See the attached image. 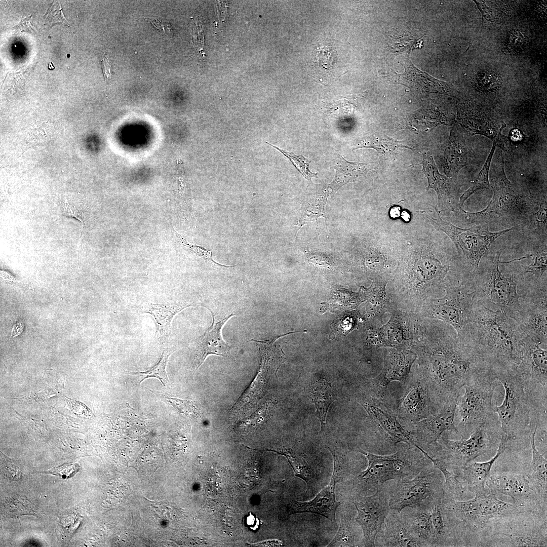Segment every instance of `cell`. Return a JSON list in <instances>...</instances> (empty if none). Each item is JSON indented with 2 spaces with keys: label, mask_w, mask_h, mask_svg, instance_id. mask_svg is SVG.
<instances>
[{
  "label": "cell",
  "mask_w": 547,
  "mask_h": 547,
  "mask_svg": "<svg viewBox=\"0 0 547 547\" xmlns=\"http://www.w3.org/2000/svg\"><path fill=\"white\" fill-rule=\"evenodd\" d=\"M442 500L430 509L432 523L436 533L437 546H454L452 536L442 509Z\"/></svg>",
  "instance_id": "f35d334b"
},
{
  "label": "cell",
  "mask_w": 547,
  "mask_h": 547,
  "mask_svg": "<svg viewBox=\"0 0 547 547\" xmlns=\"http://www.w3.org/2000/svg\"><path fill=\"white\" fill-rule=\"evenodd\" d=\"M486 486L490 493L511 497L514 503L546 513L544 506L532 487L526 475L504 472L490 475Z\"/></svg>",
  "instance_id": "2e32d148"
},
{
  "label": "cell",
  "mask_w": 547,
  "mask_h": 547,
  "mask_svg": "<svg viewBox=\"0 0 547 547\" xmlns=\"http://www.w3.org/2000/svg\"><path fill=\"white\" fill-rule=\"evenodd\" d=\"M476 3L478 5L479 9L480 10V11L481 12L483 16L485 17V19L489 20L493 19V13L492 10L490 9L489 7H487V6L482 3H480L479 4L477 2H476Z\"/></svg>",
  "instance_id": "6f0895ef"
},
{
  "label": "cell",
  "mask_w": 547,
  "mask_h": 547,
  "mask_svg": "<svg viewBox=\"0 0 547 547\" xmlns=\"http://www.w3.org/2000/svg\"><path fill=\"white\" fill-rule=\"evenodd\" d=\"M336 52L332 48L328 46H322L317 50V60L319 68L326 71L329 70L336 62Z\"/></svg>",
  "instance_id": "c3c4849f"
},
{
  "label": "cell",
  "mask_w": 547,
  "mask_h": 547,
  "mask_svg": "<svg viewBox=\"0 0 547 547\" xmlns=\"http://www.w3.org/2000/svg\"><path fill=\"white\" fill-rule=\"evenodd\" d=\"M504 389L502 404L494 407L501 425V435L510 441L529 433L531 401L518 367L494 370Z\"/></svg>",
  "instance_id": "5b68a950"
},
{
  "label": "cell",
  "mask_w": 547,
  "mask_h": 547,
  "mask_svg": "<svg viewBox=\"0 0 547 547\" xmlns=\"http://www.w3.org/2000/svg\"><path fill=\"white\" fill-rule=\"evenodd\" d=\"M211 313L213 317L212 325L203 335L194 340L193 363L195 371L199 368L210 355L224 357H228L230 355L229 346L222 338L221 330L228 320L235 315L230 314L224 318L216 320L213 313Z\"/></svg>",
  "instance_id": "484cf974"
},
{
  "label": "cell",
  "mask_w": 547,
  "mask_h": 547,
  "mask_svg": "<svg viewBox=\"0 0 547 547\" xmlns=\"http://www.w3.org/2000/svg\"><path fill=\"white\" fill-rule=\"evenodd\" d=\"M423 453L430 460L433 465L442 474L444 480V487L447 496L456 500L462 498L466 490L458 475L449 469L443 460L432 457L425 451Z\"/></svg>",
  "instance_id": "e575fe53"
},
{
  "label": "cell",
  "mask_w": 547,
  "mask_h": 547,
  "mask_svg": "<svg viewBox=\"0 0 547 547\" xmlns=\"http://www.w3.org/2000/svg\"><path fill=\"white\" fill-rule=\"evenodd\" d=\"M23 324L22 322H20L15 324L12 330L11 335L13 337H16L19 335L23 331Z\"/></svg>",
  "instance_id": "91938a15"
},
{
  "label": "cell",
  "mask_w": 547,
  "mask_h": 547,
  "mask_svg": "<svg viewBox=\"0 0 547 547\" xmlns=\"http://www.w3.org/2000/svg\"><path fill=\"white\" fill-rule=\"evenodd\" d=\"M546 202L541 203L538 210L530 216L529 230L546 234Z\"/></svg>",
  "instance_id": "7dc6e473"
},
{
  "label": "cell",
  "mask_w": 547,
  "mask_h": 547,
  "mask_svg": "<svg viewBox=\"0 0 547 547\" xmlns=\"http://www.w3.org/2000/svg\"><path fill=\"white\" fill-rule=\"evenodd\" d=\"M524 41V36L519 31L514 32L510 36V43L513 47L520 46L523 44Z\"/></svg>",
  "instance_id": "db71d44e"
},
{
  "label": "cell",
  "mask_w": 547,
  "mask_h": 547,
  "mask_svg": "<svg viewBox=\"0 0 547 547\" xmlns=\"http://www.w3.org/2000/svg\"><path fill=\"white\" fill-rule=\"evenodd\" d=\"M373 168V164L350 162L337 154L335 162V175L328 187L334 193L343 185L365 177Z\"/></svg>",
  "instance_id": "d6a6232c"
},
{
  "label": "cell",
  "mask_w": 547,
  "mask_h": 547,
  "mask_svg": "<svg viewBox=\"0 0 547 547\" xmlns=\"http://www.w3.org/2000/svg\"><path fill=\"white\" fill-rule=\"evenodd\" d=\"M401 215L403 219L406 221H408L410 220V214L407 211H403Z\"/></svg>",
  "instance_id": "6125c7cd"
},
{
  "label": "cell",
  "mask_w": 547,
  "mask_h": 547,
  "mask_svg": "<svg viewBox=\"0 0 547 547\" xmlns=\"http://www.w3.org/2000/svg\"><path fill=\"white\" fill-rule=\"evenodd\" d=\"M172 228L178 242L185 249L192 252L197 256L202 258L205 262H209L213 264L222 267H234L236 266V265H225L217 263L213 259L212 252L211 250L206 249L203 246L189 244L184 238L175 230L173 227Z\"/></svg>",
  "instance_id": "bcb514c9"
},
{
  "label": "cell",
  "mask_w": 547,
  "mask_h": 547,
  "mask_svg": "<svg viewBox=\"0 0 547 547\" xmlns=\"http://www.w3.org/2000/svg\"><path fill=\"white\" fill-rule=\"evenodd\" d=\"M399 147L413 148L409 144L398 141L384 135L373 134L363 138L353 149L371 148L375 149L381 155H390Z\"/></svg>",
  "instance_id": "74e56055"
},
{
  "label": "cell",
  "mask_w": 547,
  "mask_h": 547,
  "mask_svg": "<svg viewBox=\"0 0 547 547\" xmlns=\"http://www.w3.org/2000/svg\"><path fill=\"white\" fill-rule=\"evenodd\" d=\"M510 440L501 435L495 455L490 460L483 462L471 461L467 464L460 471V480L463 483L466 490L475 495L488 493L485 486L491 475V470L498 457L508 449Z\"/></svg>",
  "instance_id": "4316f807"
},
{
  "label": "cell",
  "mask_w": 547,
  "mask_h": 547,
  "mask_svg": "<svg viewBox=\"0 0 547 547\" xmlns=\"http://www.w3.org/2000/svg\"><path fill=\"white\" fill-rule=\"evenodd\" d=\"M442 476L432 464L412 479L395 481L388 486L390 509H430L446 496Z\"/></svg>",
  "instance_id": "52a82bcc"
},
{
  "label": "cell",
  "mask_w": 547,
  "mask_h": 547,
  "mask_svg": "<svg viewBox=\"0 0 547 547\" xmlns=\"http://www.w3.org/2000/svg\"><path fill=\"white\" fill-rule=\"evenodd\" d=\"M257 518L251 514H250L246 519V523L247 527L251 529H255L257 528Z\"/></svg>",
  "instance_id": "680465c9"
},
{
  "label": "cell",
  "mask_w": 547,
  "mask_h": 547,
  "mask_svg": "<svg viewBox=\"0 0 547 547\" xmlns=\"http://www.w3.org/2000/svg\"><path fill=\"white\" fill-rule=\"evenodd\" d=\"M329 191L325 186L310 181L302 195L300 215L295 225L300 228L306 223L315 221L320 217L325 218L327 223L325 207Z\"/></svg>",
  "instance_id": "f1b7e54d"
},
{
  "label": "cell",
  "mask_w": 547,
  "mask_h": 547,
  "mask_svg": "<svg viewBox=\"0 0 547 547\" xmlns=\"http://www.w3.org/2000/svg\"><path fill=\"white\" fill-rule=\"evenodd\" d=\"M416 358L417 355L415 353L406 348L386 350L383 369L380 373L372 380L375 395L382 397L392 381H398L405 384Z\"/></svg>",
  "instance_id": "d6986e66"
},
{
  "label": "cell",
  "mask_w": 547,
  "mask_h": 547,
  "mask_svg": "<svg viewBox=\"0 0 547 547\" xmlns=\"http://www.w3.org/2000/svg\"><path fill=\"white\" fill-rule=\"evenodd\" d=\"M167 401L182 415L188 417L198 418L200 417L198 410L196 406L190 401L176 398H167Z\"/></svg>",
  "instance_id": "681fc988"
},
{
  "label": "cell",
  "mask_w": 547,
  "mask_h": 547,
  "mask_svg": "<svg viewBox=\"0 0 547 547\" xmlns=\"http://www.w3.org/2000/svg\"><path fill=\"white\" fill-rule=\"evenodd\" d=\"M102 67L103 72L105 80H109L111 77L110 73V64L108 59L105 57L103 56L102 60Z\"/></svg>",
  "instance_id": "9f6ffc18"
},
{
  "label": "cell",
  "mask_w": 547,
  "mask_h": 547,
  "mask_svg": "<svg viewBox=\"0 0 547 547\" xmlns=\"http://www.w3.org/2000/svg\"><path fill=\"white\" fill-rule=\"evenodd\" d=\"M32 15L28 16L21 20L20 23L14 28L19 29L22 31L33 32L34 29L30 23Z\"/></svg>",
  "instance_id": "f5cc1de1"
},
{
  "label": "cell",
  "mask_w": 547,
  "mask_h": 547,
  "mask_svg": "<svg viewBox=\"0 0 547 547\" xmlns=\"http://www.w3.org/2000/svg\"><path fill=\"white\" fill-rule=\"evenodd\" d=\"M306 392L315 406L317 416L321 422L322 432L325 429L328 409L335 400L331 383L324 378H315L309 383Z\"/></svg>",
  "instance_id": "1f68e13d"
},
{
  "label": "cell",
  "mask_w": 547,
  "mask_h": 547,
  "mask_svg": "<svg viewBox=\"0 0 547 547\" xmlns=\"http://www.w3.org/2000/svg\"><path fill=\"white\" fill-rule=\"evenodd\" d=\"M442 506L455 546H458L460 537L468 532H480L491 526L496 529L520 516L540 514L524 506L501 501L490 493L475 495L466 501L446 496L442 500Z\"/></svg>",
  "instance_id": "3957f363"
},
{
  "label": "cell",
  "mask_w": 547,
  "mask_h": 547,
  "mask_svg": "<svg viewBox=\"0 0 547 547\" xmlns=\"http://www.w3.org/2000/svg\"><path fill=\"white\" fill-rule=\"evenodd\" d=\"M397 446L391 454L379 455L359 449L368 460L367 468L353 480L355 494L374 492L387 481L412 479L431 464L419 449L413 446Z\"/></svg>",
  "instance_id": "277c9868"
},
{
  "label": "cell",
  "mask_w": 547,
  "mask_h": 547,
  "mask_svg": "<svg viewBox=\"0 0 547 547\" xmlns=\"http://www.w3.org/2000/svg\"><path fill=\"white\" fill-rule=\"evenodd\" d=\"M412 528L423 546H437L430 509L405 508Z\"/></svg>",
  "instance_id": "836d02e7"
},
{
  "label": "cell",
  "mask_w": 547,
  "mask_h": 547,
  "mask_svg": "<svg viewBox=\"0 0 547 547\" xmlns=\"http://www.w3.org/2000/svg\"><path fill=\"white\" fill-rule=\"evenodd\" d=\"M375 544V546H423L414 532L405 508L401 512L390 510L384 528L376 536Z\"/></svg>",
  "instance_id": "ac0fdd59"
},
{
  "label": "cell",
  "mask_w": 547,
  "mask_h": 547,
  "mask_svg": "<svg viewBox=\"0 0 547 547\" xmlns=\"http://www.w3.org/2000/svg\"><path fill=\"white\" fill-rule=\"evenodd\" d=\"M172 353V350L170 349L164 350L158 363L148 371L128 372V373L136 376L139 379L140 383L147 378L154 377L158 379L164 386H167L169 385V380L167 375L166 367L169 357Z\"/></svg>",
  "instance_id": "ee69618b"
},
{
  "label": "cell",
  "mask_w": 547,
  "mask_h": 547,
  "mask_svg": "<svg viewBox=\"0 0 547 547\" xmlns=\"http://www.w3.org/2000/svg\"><path fill=\"white\" fill-rule=\"evenodd\" d=\"M428 182L427 190L434 189L438 198V208L440 212L443 211L455 212L458 207V196L460 185L457 177H447L441 174L435 163L433 156L428 153L423 154V159L420 164Z\"/></svg>",
  "instance_id": "cb8c5ba5"
},
{
  "label": "cell",
  "mask_w": 547,
  "mask_h": 547,
  "mask_svg": "<svg viewBox=\"0 0 547 547\" xmlns=\"http://www.w3.org/2000/svg\"><path fill=\"white\" fill-rule=\"evenodd\" d=\"M542 343L527 336L519 370L525 381L527 391L530 393L541 385L546 391L547 351L540 347Z\"/></svg>",
  "instance_id": "7402d4cb"
},
{
  "label": "cell",
  "mask_w": 547,
  "mask_h": 547,
  "mask_svg": "<svg viewBox=\"0 0 547 547\" xmlns=\"http://www.w3.org/2000/svg\"><path fill=\"white\" fill-rule=\"evenodd\" d=\"M360 525L355 518L344 514L341 519L338 530L328 546H356L359 538Z\"/></svg>",
  "instance_id": "8d00e7d4"
},
{
  "label": "cell",
  "mask_w": 547,
  "mask_h": 547,
  "mask_svg": "<svg viewBox=\"0 0 547 547\" xmlns=\"http://www.w3.org/2000/svg\"><path fill=\"white\" fill-rule=\"evenodd\" d=\"M307 258L310 263L315 265L329 266L331 264V261L329 258L321 253H308L307 254Z\"/></svg>",
  "instance_id": "816d5d0a"
},
{
  "label": "cell",
  "mask_w": 547,
  "mask_h": 547,
  "mask_svg": "<svg viewBox=\"0 0 547 547\" xmlns=\"http://www.w3.org/2000/svg\"><path fill=\"white\" fill-rule=\"evenodd\" d=\"M62 215L74 218L84 224L86 207L80 197L73 194H64L60 199Z\"/></svg>",
  "instance_id": "7bdbcfd3"
},
{
  "label": "cell",
  "mask_w": 547,
  "mask_h": 547,
  "mask_svg": "<svg viewBox=\"0 0 547 547\" xmlns=\"http://www.w3.org/2000/svg\"><path fill=\"white\" fill-rule=\"evenodd\" d=\"M521 517L503 524L494 531L492 535L505 536L506 546H546V519L516 525L517 520Z\"/></svg>",
  "instance_id": "d4e9b609"
},
{
  "label": "cell",
  "mask_w": 547,
  "mask_h": 547,
  "mask_svg": "<svg viewBox=\"0 0 547 547\" xmlns=\"http://www.w3.org/2000/svg\"><path fill=\"white\" fill-rule=\"evenodd\" d=\"M537 422L531 424L529 437L531 447L532 459L526 477L543 504L546 506L547 477L546 459L537 449L535 437L538 428Z\"/></svg>",
  "instance_id": "f546056e"
},
{
  "label": "cell",
  "mask_w": 547,
  "mask_h": 547,
  "mask_svg": "<svg viewBox=\"0 0 547 547\" xmlns=\"http://www.w3.org/2000/svg\"><path fill=\"white\" fill-rule=\"evenodd\" d=\"M48 68H49V69H54V66L53 65V64H52V62H50V63L49 64V65H48Z\"/></svg>",
  "instance_id": "be15d7a7"
},
{
  "label": "cell",
  "mask_w": 547,
  "mask_h": 547,
  "mask_svg": "<svg viewBox=\"0 0 547 547\" xmlns=\"http://www.w3.org/2000/svg\"><path fill=\"white\" fill-rule=\"evenodd\" d=\"M459 399L447 401L435 414L411 424V433L416 445L423 449L436 442L445 431L458 434L455 424V412Z\"/></svg>",
  "instance_id": "e0dca14e"
},
{
  "label": "cell",
  "mask_w": 547,
  "mask_h": 547,
  "mask_svg": "<svg viewBox=\"0 0 547 547\" xmlns=\"http://www.w3.org/2000/svg\"><path fill=\"white\" fill-rule=\"evenodd\" d=\"M456 335L446 326H435L423 349V374L443 405L459 399L470 380L491 369L473 346Z\"/></svg>",
  "instance_id": "6da1fadb"
},
{
  "label": "cell",
  "mask_w": 547,
  "mask_h": 547,
  "mask_svg": "<svg viewBox=\"0 0 547 547\" xmlns=\"http://www.w3.org/2000/svg\"><path fill=\"white\" fill-rule=\"evenodd\" d=\"M475 301L474 291L466 285L446 289V295L429 302L426 315L442 321L454 328L458 337L466 341L472 307Z\"/></svg>",
  "instance_id": "30bf717a"
},
{
  "label": "cell",
  "mask_w": 547,
  "mask_h": 547,
  "mask_svg": "<svg viewBox=\"0 0 547 547\" xmlns=\"http://www.w3.org/2000/svg\"><path fill=\"white\" fill-rule=\"evenodd\" d=\"M526 337L518 323L503 310L491 308L475 300L466 342L490 368L518 367Z\"/></svg>",
  "instance_id": "7a4b0ae2"
},
{
  "label": "cell",
  "mask_w": 547,
  "mask_h": 547,
  "mask_svg": "<svg viewBox=\"0 0 547 547\" xmlns=\"http://www.w3.org/2000/svg\"><path fill=\"white\" fill-rule=\"evenodd\" d=\"M482 85L486 89H490L494 87L497 83V80L492 74H485L484 80L482 81Z\"/></svg>",
  "instance_id": "11a10c76"
},
{
  "label": "cell",
  "mask_w": 547,
  "mask_h": 547,
  "mask_svg": "<svg viewBox=\"0 0 547 547\" xmlns=\"http://www.w3.org/2000/svg\"><path fill=\"white\" fill-rule=\"evenodd\" d=\"M495 145L493 143L491 150L480 172L471 182V186L460 197L458 206L462 207L464 202L474 193L481 189L492 190L493 187L490 185L488 176L491 160L495 149Z\"/></svg>",
  "instance_id": "60d3db41"
},
{
  "label": "cell",
  "mask_w": 547,
  "mask_h": 547,
  "mask_svg": "<svg viewBox=\"0 0 547 547\" xmlns=\"http://www.w3.org/2000/svg\"><path fill=\"white\" fill-rule=\"evenodd\" d=\"M352 503L357 512L355 519L362 531L361 546H375L376 536L390 510L388 486L384 484L370 496L355 494Z\"/></svg>",
  "instance_id": "7c38bea8"
},
{
  "label": "cell",
  "mask_w": 547,
  "mask_h": 547,
  "mask_svg": "<svg viewBox=\"0 0 547 547\" xmlns=\"http://www.w3.org/2000/svg\"><path fill=\"white\" fill-rule=\"evenodd\" d=\"M190 304H156L149 302L142 303L139 307L142 312L148 313L152 317L157 327L156 337L160 341L168 338L171 333V323L174 316Z\"/></svg>",
  "instance_id": "4dcf8cb0"
},
{
  "label": "cell",
  "mask_w": 547,
  "mask_h": 547,
  "mask_svg": "<svg viewBox=\"0 0 547 547\" xmlns=\"http://www.w3.org/2000/svg\"><path fill=\"white\" fill-rule=\"evenodd\" d=\"M516 321L527 336L546 345V286L533 289L522 294Z\"/></svg>",
  "instance_id": "9a60e30c"
},
{
  "label": "cell",
  "mask_w": 547,
  "mask_h": 547,
  "mask_svg": "<svg viewBox=\"0 0 547 547\" xmlns=\"http://www.w3.org/2000/svg\"><path fill=\"white\" fill-rule=\"evenodd\" d=\"M272 451L286 456L294 472L295 476L305 481L307 488L312 489L316 480V471L307 458L290 449L279 451Z\"/></svg>",
  "instance_id": "d590c367"
},
{
  "label": "cell",
  "mask_w": 547,
  "mask_h": 547,
  "mask_svg": "<svg viewBox=\"0 0 547 547\" xmlns=\"http://www.w3.org/2000/svg\"><path fill=\"white\" fill-rule=\"evenodd\" d=\"M533 257V262L528 265L523 266V274L528 275L534 279L535 285L536 288L546 286V284L541 282L542 278L546 279L547 269V255L546 251L537 253L533 254L524 256L518 260Z\"/></svg>",
  "instance_id": "b9f144b4"
},
{
  "label": "cell",
  "mask_w": 547,
  "mask_h": 547,
  "mask_svg": "<svg viewBox=\"0 0 547 547\" xmlns=\"http://www.w3.org/2000/svg\"><path fill=\"white\" fill-rule=\"evenodd\" d=\"M494 425V423L479 426L469 438L462 437L459 440H449L442 436L428 448L435 453L436 458L445 462L449 469L461 471L469 462L495 447L497 436Z\"/></svg>",
  "instance_id": "ba28073f"
},
{
  "label": "cell",
  "mask_w": 547,
  "mask_h": 547,
  "mask_svg": "<svg viewBox=\"0 0 547 547\" xmlns=\"http://www.w3.org/2000/svg\"><path fill=\"white\" fill-rule=\"evenodd\" d=\"M400 208L397 206L394 207L390 210V215L393 218L399 217L400 215Z\"/></svg>",
  "instance_id": "94428289"
},
{
  "label": "cell",
  "mask_w": 547,
  "mask_h": 547,
  "mask_svg": "<svg viewBox=\"0 0 547 547\" xmlns=\"http://www.w3.org/2000/svg\"><path fill=\"white\" fill-rule=\"evenodd\" d=\"M405 384L395 411L400 420L411 424L436 414L443 406L423 373L409 376Z\"/></svg>",
  "instance_id": "8fae6325"
},
{
  "label": "cell",
  "mask_w": 547,
  "mask_h": 547,
  "mask_svg": "<svg viewBox=\"0 0 547 547\" xmlns=\"http://www.w3.org/2000/svg\"><path fill=\"white\" fill-rule=\"evenodd\" d=\"M332 453L334 460V470L330 483L324 488L312 500L308 501L292 500L287 506L288 513H310L321 515L329 519L332 523L335 522V513L341 504L335 497V487L338 481L339 465L335 453Z\"/></svg>",
  "instance_id": "603a6c76"
},
{
  "label": "cell",
  "mask_w": 547,
  "mask_h": 547,
  "mask_svg": "<svg viewBox=\"0 0 547 547\" xmlns=\"http://www.w3.org/2000/svg\"><path fill=\"white\" fill-rule=\"evenodd\" d=\"M371 343L377 346H388L395 348H402L404 339L401 326L390 320L377 332Z\"/></svg>",
  "instance_id": "ab89813d"
},
{
  "label": "cell",
  "mask_w": 547,
  "mask_h": 547,
  "mask_svg": "<svg viewBox=\"0 0 547 547\" xmlns=\"http://www.w3.org/2000/svg\"><path fill=\"white\" fill-rule=\"evenodd\" d=\"M444 155V172L449 177H457L459 171L472 163V149L466 144L457 126H455L451 132Z\"/></svg>",
  "instance_id": "83f0119b"
},
{
  "label": "cell",
  "mask_w": 547,
  "mask_h": 547,
  "mask_svg": "<svg viewBox=\"0 0 547 547\" xmlns=\"http://www.w3.org/2000/svg\"><path fill=\"white\" fill-rule=\"evenodd\" d=\"M265 143L271 146H272L287 157L296 169H297L307 180L311 181L312 177H318L317 173H312L309 169V166L311 161L308 160L302 155H296L293 152H289L287 150L282 149L268 142H266Z\"/></svg>",
  "instance_id": "f6af8a7d"
},
{
  "label": "cell",
  "mask_w": 547,
  "mask_h": 547,
  "mask_svg": "<svg viewBox=\"0 0 547 547\" xmlns=\"http://www.w3.org/2000/svg\"><path fill=\"white\" fill-rule=\"evenodd\" d=\"M275 339L263 341L251 340L256 343L259 350L261 358L260 368L252 384L232 409H242L258 400L262 395L270 374L278 368L279 364L275 365V363L281 362L282 360V358L279 359L281 357H276L280 350L272 344Z\"/></svg>",
  "instance_id": "ffe728a7"
},
{
  "label": "cell",
  "mask_w": 547,
  "mask_h": 547,
  "mask_svg": "<svg viewBox=\"0 0 547 547\" xmlns=\"http://www.w3.org/2000/svg\"><path fill=\"white\" fill-rule=\"evenodd\" d=\"M492 369L475 376L463 387L465 392L458 401V434L466 438L479 426L496 423L492 397L498 381Z\"/></svg>",
  "instance_id": "8992f818"
},
{
  "label": "cell",
  "mask_w": 547,
  "mask_h": 547,
  "mask_svg": "<svg viewBox=\"0 0 547 547\" xmlns=\"http://www.w3.org/2000/svg\"><path fill=\"white\" fill-rule=\"evenodd\" d=\"M79 470V466L76 463L67 464L53 468L50 474L57 476L62 479H68L74 476Z\"/></svg>",
  "instance_id": "f907efd6"
},
{
  "label": "cell",
  "mask_w": 547,
  "mask_h": 547,
  "mask_svg": "<svg viewBox=\"0 0 547 547\" xmlns=\"http://www.w3.org/2000/svg\"><path fill=\"white\" fill-rule=\"evenodd\" d=\"M512 227L498 232H490L487 227L476 226L465 228L458 237L455 245L458 252L470 266L471 269H478L482 257L489 247L499 237L513 230Z\"/></svg>",
  "instance_id": "44dd1931"
},
{
  "label": "cell",
  "mask_w": 547,
  "mask_h": 547,
  "mask_svg": "<svg viewBox=\"0 0 547 547\" xmlns=\"http://www.w3.org/2000/svg\"><path fill=\"white\" fill-rule=\"evenodd\" d=\"M500 253L495 255L488 266L487 271L474 287V299L484 303L493 309L503 310L510 317L517 319L520 309V299L522 294L517 291L519 279L512 276L506 277L499 269Z\"/></svg>",
  "instance_id": "9c48e42d"
},
{
  "label": "cell",
  "mask_w": 547,
  "mask_h": 547,
  "mask_svg": "<svg viewBox=\"0 0 547 547\" xmlns=\"http://www.w3.org/2000/svg\"><path fill=\"white\" fill-rule=\"evenodd\" d=\"M494 179L493 196L488 206L483 210L475 212L464 211L461 207L458 212L464 215L471 222H488L494 217L521 212V200L507 178L504 169V161Z\"/></svg>",
  "instance_id": "5bb4252c"
},
{
  "label": "cell",
  "mask_w": 547,
  "mask_h": 547,
  "mask_svg": "<svg viewBox=\"0 0 547 547\" xmlns=\"http://www.w3.org/2000/svg\"><path fill=\"white\" fill-rule=\"evenodd\" d=\"M362 405L375 426L382 445L394 448L399 443L413 446L420 451L410 431L399 421L395 411L391 410L382 401L375 398L364 399Z\"/></svg>",
  "instance_id": "4fadbf2b"
}]
</instances>
